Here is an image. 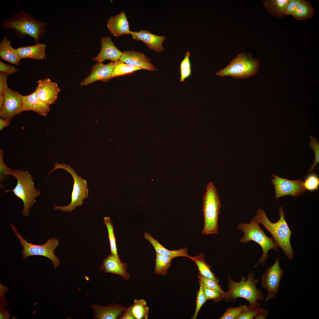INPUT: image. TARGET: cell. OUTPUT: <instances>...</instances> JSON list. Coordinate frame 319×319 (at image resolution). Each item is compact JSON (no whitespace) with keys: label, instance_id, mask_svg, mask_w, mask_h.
<instances>
[{"label":"cell","instance_id":"obj_2","mask_svg":"<svg viewBox=\"0 0 319 319\" xmlns=\"http://www.w3.org/2000/svg\"><path fill=\"white\" fill-rule=\"evenodd\" d=\"M255 275L254 273H250L247 277H242L238 282L234 281L229 276L228 290L225 292V302H235L237 298H242L247 300L249 305L260 307L258 301L264 302L265 298L262 291L256 287L259 280L254 279Z\"/></svg>","mask_w":319,"mask_h":319},{"label":"cell","instance_id":"obj_41","mask_svg":"<svg viewBox=\"0 0 319 319\" xmlns=\"http://www.w3.org/2000/svg\"><path fill=\"white\" fill-rule=\"evenodd\" d=\"M301 0H289L286 6L285 16L292 15Z\"/></svg>","mask_w":319,"mask_h":319},{"label":"cell","instance_id":"obj_6","mask_svg":"<svg viewBox=\"0 0 319 319\" xmlns=\"http://www.w3.org/2000/svg\"><path fill=\"white\" fill-rule=\"evenodd\" d=\"M9 175L16 178L17 183L13 189L6 190L4 193L12 191L15 196L21 199L24 204L22 214L24 217L27 216L30 214V208L36 202L35 197L40 194V192L35 188L33 178L28 171L12 170Z\"/></svg>","mask_w":319,"mask_h":319},{"label":"cell","instance_id":"obj_20","mask_svg":"<svg viewBox=\"0 0 319 319\" xmlns=\"http://www.w3.org/2000/svg\"><path fill=\"white\" fill-rule=\"evenodd\" d=\"M50 110V105L42 102L34 92L28 95H22V112L32 110L40 115L45 116Z\"/></svg>","mask_w":319,"mask_h":319},{"label":"cell","instance_id":"obj_17","mask_svg":"<svg viewBox=\"0 0 319 319\" xmlns=\"http://www.w3.org/2000/svg\"><path fill=\"white\" fill-rule=\"evenodd\" d=\"M101 48L100 52L92 60L97 63H102L107 59L114 62L119 60L123 53L115 45L111 38L109 36L102 37L100 40Z\"/></svg>","mask_w":319,"mask_h":319},{"label":"cell","instance_id":"obj_26","mask_svg":"<svg viewBox=\"0 0 319 319\" xmlns=\"http://www.w3.org/2000/svg\"><path fill=\"white\" fill-rule=\"evenodd\" d=\"M197 265L200 275L203 277L219 283V279L211 271L210 266L206 263L202 253L195 256H191L190 258Z\"/></svg>","mask_w":319,"mask_h":319},{"label":"cell","instance_id":"obj_35","mask_svg":"<svg viewBox=\"0 0 319 319\" xmlns=\"http://www.w3.org/2000/svg\"><path fill=\"white\" fill-rule=\"evenodd\" d=\"M303 185L305 189L309 191L317 190L319 186V178L315 174H310L306 178Z\"/></svg>","mask_w":319,"mask_h":319},{"label":"cell","instance_id":"obj_38","mask_svg":"<svg viewBox=\"0 0 319 319\" xmlns=\"http://www.w3.org/2000/svg\"><path fill=\"white\" fill-rule=\"evenodd\" d=\"M203 287L204 294L207 300L212 299L214 302H217L224 300L225 294L214 290L208 288L203 285Z\"/></svg>","mask_w":319,"mask_h":319},{"label":"cell","instance_id":"obj_39","mask_svg":"<svg viewBox=\"0 0 319 319\" xmlns=\"http://www.w3.org/2000/svg\"><path fill=\"white\" fill-rule=\"evenodd\" d=\"M199 289L197 292L196 301V305L195 313L192 318L196 319L198 314L202 305L207 300L204 294L201 282L199 281Z\"/></svg>","mask_w":319,"mask_h":319},{"label":"cell","instance_id":"obj_14","mask_svg":"<svg viewBox=\"0 0 319 319\" xmlns=\"http://www.w3.org/2000/svg\"><path fill=\"white\" fill-rule=\"evenodd\" d=\"M114 67L112 62L107 64L97 63L92 67L89 75L81 82L80 86H87L98 80L108 81L112 78Z\"/></svg>","mask_w":319,"mask_h":319},{"label":"cell","instance_id":"obj_13","mask_svg":"<svg viewBox=\"0 0 319 319\" xmlns=\"http://www.w3.org/2000/svg\"><path fill=\"white\" fill-rule=\"evenodd\" d=\"M34 92L40 100L49 105L54 103L60 91L58 84L46 78L39 79Z\"/></svg>","mask_w":319,"mask_h":319},{"label":"cell","instance_id":"obj_40","mask_svg":"<svg viewBox=\"0 0 319 319\" xmlns=\"http://www.w3.org/2000/svg\"><path fill=\"white\" fill-rule=\"evenodd\" d=\"M198 278L199 281L201 282L204 286L225 294V292L222 290L218 283L211 279L204 278L200 275L198 276Z\"/></svg>","mask_w":319,"mask_h":319},{"label":"cell","instance_id":"obj_46","mask_svg":"<svg viewBox=\"0 0 319 319\" xmlns=\"http://www.w3.org/2000/svg\"><path fill=\"white\" fill-rule=\"evenodd\" d=\"M10 121L0 118V130H2L4 128L8 126L10 124Z\"/></svg>","mask_w":319,"mask_h":319},{"label":"cell","instance_id":"obj_33","mask_svg":"<svg viewBox=\"0 0 319 319\" xmlns=\"http://www.w3.org/2000/svg\"><path fill=\"white\" fill-rule=\"evenodd\" d=\"M263 308L248 304L236 319H253L263 310Z\"/></svg>","mask_w":319,"mask_h":319},{"label":"cell","instance_id":"obj_23","mask_svg":"<svg viewBox=\"0 0 319 319\" xmlns=\"http://www.w3.org/2000/svg\"><path fill=\"white\" fill-rule=\"evenodd\" d=\"M144 235V238L152 245L157 253L162 255L168 256L173 258L178 257L190 258L191 256L188 254V249L186 247L178 250H169L165 248L148 233L145 232Z\"/></svg>","mask_w":319,"mask_h":319},{"label":"cell","instance_id":"obj_45","mask_svg":"<svg viewBox=\"0 0 319 319\" xmlns=\"http://www.w3.org/2000/svg\"><path fill=\"white\" fill-rule=\"evenodd\" d=\"M268 314V309L263 308V310L255 316L254 319H266Z\"/></svg>","mask_w":319,"mask_h":319},{"label":"cell","instance_id":"obj_3","mask_svg":"<svg viewBox=\"0 0 319 319\" xmlns=\"http://www.w3.org/2000/svg\"><path fill=\"white\" fill-rule=\"evenodd\" d=\"M47 24L46 22L38 21L30 14L21 11L4 21L1 26L4 30H15L19 38L30 36L38 44L40 37L48 31L45 28Z\"/></svg>","mask_w":319,"mask_h":319},{"label":"cell","instance_id":"obj_16","mask_svg":"<svg viewBox=\"0 0 319 319\" xmlns=\"http://www.w3.org/2000/svg\"><path fill=\"white\" fill-rule=\"evenodd\" d=\"M119 61L127 64L138 67L141 69L150 71L156 70L152 64L151 59L142 53L134 51H126L123 53Z\"/></svg>","mask_w":319,"mask_h":319},{"label":"cell","instance_id":"obj_34","mask_svg":"<svg viewBox=\"0 0 319 319\" xmlns=\"http://www.w3.org/2000/svg\"><path fill=\"white\" fill-rule=\"evenodd\" d=\"M3 149H0V187L1 189L4 188L3 183L8 180V176L12 170L4 163V160Z\"/></svg>","mask_w":319,"mask_h":319},{"label":"cell","instance_id":"obj_36","mask_svg":"<svg viewBox=\"0 0 319 319\" xmlns=\"http://www.w3.org/2000/svg\"><path fill=\"white\" fill-rule=\"evenodd\" d=\"M310 141L309 144L312 149L314 152L315 158L314 162L308 170L309 172L313 171L316 167L317 168V164L319 162V143L318 139L313 136H310Z\"/></svg>","mask_w":319,"mask_h":319},{"label":"cell","instance_id":"obj_21","mask_svg":"<svg viewBox=\"0 0 319 319\" xmlns=\"http://www.w3.org/2000/svg\"><path fill=\"white\" fill-rule=\"evenodd\" d=\"M107 27L115 37L123 35L130 34L129 23L124 11L110 18L107 24Z\"/></svg>","mask_w":319,"mask_h":319},{"label":"cell","instance_id":"obj_10","mask_svg":"<svg viewBox=\"0 0 319 319\" xmlns=\"http://www.w3.org/2000/svg\"><path fill=\"white\" fill-rule=\"evenodd\" d=\"M283 274L284 271L280 266L277 256L274 264L266 268V272L261 276V285L267 292L266 302L276 297L279 291Z\"/></svg>","mask_w":319,"mask_h":319},{"label":"cell","instance_id":"obj_37","mask_svg":"<svg viewBox=\"0 0 319 319\" xmlns=\"http://www.w3.org/2000/svg\"><path fill=\"white\" fill-rule=\"evenodd\" d=\"M247 305H240L234 307H228L219 319H236Z\"/></svg>","mask_w":319,"mask_h":319},{"label":"cell","instance_id":"obj_24","mask_svg":"<svg viewBox=\"0 0 319 319\" xmlns=\"http://www.w3.org/2000/svg\"><path fill=\"white\" fill-rule=\"evenodd\" d=\"M11 43V41L8 40L6 36L4 37L0 42V57L1 59L18 66L21 59L16 49L12 47Z\"/></svg>","mask_w":319,"mask_h":319},{"label":"cell","instance_id":"obj_12","mask_svg":"<svg viewBox=\"0 0 319 319\" xmlns=\"http://www.w3.org/2000/svg\"><path fill=\"white\" fill-rule=\"evenodd\" d=\"M4 95V102L0 109V118L10 122L13 117L22 112V95L9 87Z\"/></svg>","mask_w":319,"mask_h":319},{"label":"cell","instance_id":"obj_7","mask_svg":"<svg viewBox=\"0 0 319 319\" xmlns=\"http://www.w3.org/2000/svg\"><path fill=\"white\" fill-rule=\"evenodd\" d=\"M260 61L250 54L240 53L224 69L216 73L221 77L229 76L235 79L245 78L255 75L259 68Z\"/></svg>","mask_w":319,"mask_h":319},{"label":"cell","instance_id":"obj_18","mask_svg":"<svg viewBox=\"0 0 319 319\" xmlns=\"http://www.w3.org/2000/svg\"><path fill=\"white\" fill-rule=\"evenodd\" d=\"M91 307L94 311L93 318L95 319H119L127 308L125 306L114 302L104 306L92 304Z\"/></svg>","mask_w":319,"mask_h":319},{"label":"cell","instance_id":"obj_42","mask_svg":"<svg viewBox=\"0 0 319 319\" xmlns=\"http://www.w3.org/2000/svg\"><path fill=\"white\" fill-rule=\"evenodd\" d=\"M0 72L4 73L8 76L17 72V70L14 67L5 64L0 61Z\"/></svg>","mask_w":319,"mask_h":319},{"label":"cell","instance_id":"obj_11","mask_svg":"<svg viewBox=\"0 0 319 319\" xmlns=\"http://www.w3.org/2000/svg\"><path fill=\"white\" fill-rule=\"evenodd\" d=\"M272 176L273 178H271L275 188L276 200L287 195L296 197L304 194L305 191L303 185L304 181L302 180H291L274 174Z\"/></svg>","mask_w":319,"mask_h":319},{"label":"cell","instance_id":"obj_8","mask_svg":"<svg viewBox=\"0 0 319 319\" xmlns=\"http://www.w3.org/2000/svg\"><path fill=\"white\" fill-rule=\"evenodd\" d=\"M10 226L23 247L22 254L24 259L32 255L42 256L49 259L55 268L59 266L60 261L54 253V250L59 245L58 239L55 237L50 238L43 245L34 244L24 239L13 224H11Z\"/></svg>","mask_w":319,"mask_h":319},{"label":"cell","instance_id":"obj_25","mask_svg":"<svg viewBox=\"0 0 319 319\" xmlns=\"http://www.w3.org/2000/svg\"><path fill=\"white\" fill-rule=\"evenodd\" d=\"M289 0H263V4L268 13L274 17L281 18L285 16Z\"/></svg>","mask_w":319,"mask_h":319},{"label":"cell","instance_id":"obj_44","mask_svg":"<svg viewBox=\"0 0 319 319\" xmlns=\"http://www.w3.org/2000/svg\"><path fill=\"white\" fill-rule=\"evenodd\" d=\"M120 319H136L131 314L129 307L127 308L123 313L120 317Z\"/></svg>","mask_w":319,"mask_h":319},{"label":"cell","instance_id":"obj_9","mask_svg":"<svg viewBox=\"0 0 319 319\" xmlns=\"http://www.w3.org/2000/svg\"><path fill=\"white\" fill-rule=\"evenodd\" d=\"M54 166V168L50 171L48 176L56 170L62 169L71 174L74 181L70 203L67 206H63L53 204L54 209L64 212H71L74 210L76 207L81 206L84 200L88 198V190L87 182L86 180L79 176L76 171L69 165L63 163H56Z\"/></svg>","mask_w":319,"mask_h":319},{"label":"cell","instance_id":"obj_1","mask_svg":"<svg viewBox=\"0 0 319 319\" xmlns=\"http://www.w3.org/2000/svg\"><path fill=\"white\" fill-rule=\"evenodd\" d=\"M279 213L280 218L274 223L270 221L264 210L262 208L258 209L255 217L258 223L262 224L272 235L273 238L278 247L282 250L285 256L291 260L294 256V252L290 242L292 232L285 220V212L282 206L279 207Z\"/></svg>","mask_w":319,"mask_h":319},{"label":"cell","instance_id":"obj_19","mask_svg":"<svg viewBox=\"0 0 319 319\" xmlns=\"http://www.w3.org/2000/svg\"><path fill=\"white\" fill-rule=\"evenodd\" d=\"M130 34L134 39L141 41L149 48L157 53L164 49L162 44L166 39L165 36L156 35L147 30H141L139 32L131 31Z\"/></svg>","mask_w":319,"mask_h":319},{"label":"cell","instance_id":"obj_43","mask_svg":"<svg viewBox=\"0 0 319 319\" xmlns=\"http://www.w3.org/2000/svg\"><path fill=\"white\" fill-rule=\"evenodd\" d=\"M8 76L4 73H0V95H4L8 87L7 83Z\"/></svg>","mask_w":319,"mask_h":319},{"label":"cell","instance_id":"obj_30","mask_svg":"<svg viewBox=\"0 0 319 319\" xmlns=\"http://www.w3.org/2000/svg\"><path fill=\"white\" fill-rule=\"evenodd\" d=\"M114 67L112 74V78L131 73L141 69L138 67L128 65L119 60L113 62Z\"/></svg>","mask_w":319,"mask_h":319},{"label":"cell","instance_id":"obj_29","mask_svg":"<svg viewBox=\"0 0 319 319\" xmlns=\"http://www.w3.org/2000/svg\"><path fill=\"white\" fill-rule=\"evenodd\" d=\"M155 273L157 275L165 276L171 265L172 258L156 253Z\"/></svg>","mask_w":319,"mask_h":319},{"label":"cell","instance_id":"obj_15","mask_svg":"<svg viewBox=\"0 0 319 319\" xmlns=\"http://www.w3.org/2000/svg\"><path fill=\"white\" fill-rule=\"evenodd\" d=\"M127 264L121 262L118 258L110 253L103 261L100 268L101 271L121 276L124 279L128 280L130 275L127 271Z\"/></svg>","mask_w":319,"mask_h":319},{"label":"cell","instance_id":"obj_4","mask_svg":"<svg viewBox=\"0 0 319 319\" xmlns=\"http://www.w3.org/2000/svg\"><path fill=\"white\" fill-rule=\"evenodd\" d=\"M259 224L255 217H253L249 223L240 222L237 228L241 231L244 235L240 239V242L245 244L250 241L258 244L261 248L263 254L254 268L259 264L263 265L268 257V252L271 249L277 252L279 250L278 246L273 237H269L266 235L264 230L260 227Z\"/></svg>","mask_w":319,"mask_h":319},{"label":"cell","instance_id":"obj_27","mask_svg":"<svg viewBox=\"0 0 319 319\" xmlns=\"http://www.w3.org/2000/svg\"><path fill=\"white\" fill-rule=\"evenodd\" d=\"M314 10L311 3L305 0H301L292 16L299 21L305 20L313 17Z\"/></svg>","mask_w":319,"mask_h":319},{"label":"cell","instance_id":"obj_5","mask_svg":"<svg viewBox=\"0 0 319 319\" xmlns=\"http://www.w3.org/2000/svg\"><path fill=\"white\" fill-rule=\"evenodd\" d=\"M221 204L219 196L214 183L209 182L203 196L202 211L204 225L202 231L206 235L218 233V219Z\"/></svg>","mask_w":319,"mask_h":319},{"label":"cell","instance_id":"obj_32","mask_svg":"<svg viewBox=\"0 0 319 319\" xmlns=\"http://www.w3.org/2000/svg\"><path fill=\"white\" fill-rule=\"evenodd\" d=\"M190 56V53L188 51L185 53L183 59L180 64V82H184L192 74L191 65L189 58Z\"/></svg>","mask_w":319,"mask_h":319},{"label":"cell","instance_id":"obj_31","mask_svg":"<svg viewBox=\"0 0 319 319\" xmlns=\"http://www.w3.org/2000/svg\"><path fill=\"white\" fill-rule=\"evenodd\" d=\"M104 224L106 225L108 233L111 253L118 258H120L118 252L116 247V239L114 235L113 223L109 217L104 218Z\"/></svg>","mask_w":319,"mask_h":319},{"label":"cell","instance_id":"obj_47","mask_svg":"<svg viewBox=\"0 0 319 319\" xmlns=\"http://www.w3.org/2000/svg\"><path fill=\"white\" fill-rule=\"evenodd\" d=\"M4 101V95H0V109L1 108Z\"/></svg>","mask_w":319,"mask_h":319},{"label":"cell","instance_id":"obj_22","mask_svg":"<svg viewBox=\"0 0 319 319\" xmlns=\"http://www.w3.org/2000/svg\"><path fill=\"white\" fill-rule=\"evenodd\" d=\"M46 48L45 44L38 43L33 45L21 46L16 49L21 59L30 58L39 60L46 57Z\"/></svg>","mask_w":319,"mask_h":319},{"label":"cell","instance_id":"obj_28","mask_svg":"<svg viewBox=\"0 0 319 319\" xmlns=\"http://www.w3.org/2000/svg\"><path fill=\"white\" fill-rule=\"evenodd\" d=\"M131 314L136 319H147L149 308L145 300L143 299H135L133 304L129 307Z\"/></svg>","mask_w":319,"mask_h":319}]
</instances>
